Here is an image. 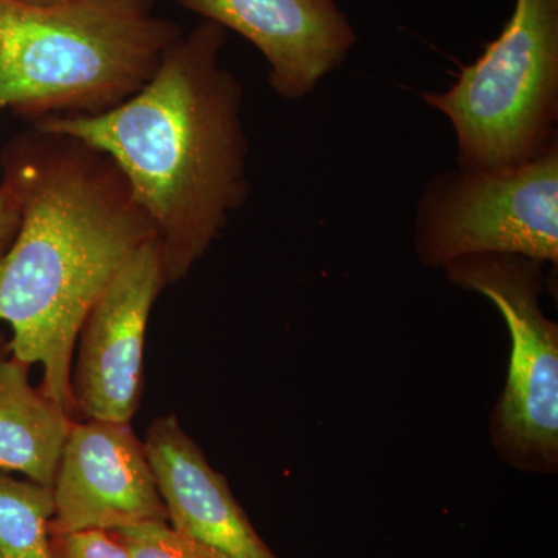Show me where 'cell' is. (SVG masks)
<instances>
[{"label":"cell","mask_w":558,"mask_h":558,"mask_svg":"<svg viewBox=\"0 0 558 558\" xmlns=\"http://www.w3.org/2000/svg\"><path fill=\"white\" fill-rule=\"evenodd\" d=\"M0 167L21 207L0 259V323L11 355L43 366L40 389L76 421L70 377L81 326L156 233L119 167L78 138L31 126L3 146Z\"/></svg>","instance_id":"1"},{"label":"cell","mask_w":558,"mask_h":558,"mask_svg":"<svg viewBox=\"0 0 558 558\" xmlns=\"http://www.w3.org/2000/svg\"><path fill=\"white\" fill-rule=\"evenodd\" d=\"M226 43V28L202 21L130 100L98 116L32 123L119 167L153 223L168 286L189 277L248 199L244 86L220 64Z\"/></svg>","instance_id":"2"},{"label":"cell","mask_w":558,"mask_h":558,"mask_svg":"<svg viewBox=\"0 0 558 558\" xmlns=\"http://www.w3.org/2000/svg\"><path fill=\"white\" fill-rule=\"evenodd\" d=\"M157 0H0V113L98 116L156 75L183 32Z\"/></svg>","instance_id":"3"},{"label":"cell","mask_w":558,"mask_h":558,"mask_svg":"<svg viewBox=\"0 0 558 558\" xmlns=\"http://www.w3.org/2000/svg\"><path fill=\"white\" fill-rule=\"evenodd\" d=\"M424 101L450 121L458 168L502 171L558 142V0H517L512 16L473 64Z\"/></svg>","instance_id":"4"},{"label":"cell","mask_w":558,"mask_h":558,"mask_svg":"<svg viewBox=\"0 0 558 558\" xmlns=\"http://www.w3.org/2000/svg\"><path fill=\"white\" fill-rule=\"evenodd\" d=\"M447 278L494 303L509 329L505 391L490 421V438L512 468L556 473L558 465V326L543 312L542 263L487 253L451 260Z\"/></svg>","instance_id":"5"},{"label":"cell","mask_w":558,"mask_h":558,"mask_svg":"<svg viewBox=\"0 0 558 558\" xmlns=\"http://www.w3.org/2000/svg\"><path fill=\"white\" fill-rule=\"evenodd\" d=\"M414 250L427 267L505 253L558 263V142L502 171L440 172L422 190Z\"/></svg>","instance_id":"6"},{"label":"cell","mask_w":558,"mask_h":558,"mask_svg":"<svg viewBox=\"0 0 558 558\" xmlns=\"http://www.w3.org/2000/svg\"><path fill=\"white\" fill-rule=\"evenodd\" d=\"M167 288L153 238L121 267L81 326L70 377L78 416L112 422L135 416L143 396L146 329Z\"/></svg>","instance_id":"7"},{"label":"cell","mask_w":558,"mask_h":558,"mask_svg":"<svg viewBox=\"0 0 558 558\" xmlns=\"http://www.w3.org/2000/svg\"><path fill=\"white\" fill-rule=\"evenodd\" d=\"M51 492L50 534L168 521L145 442L131 422L75 421Z\"/></svg>","instance_id":"8"},{"label":"cell","mask_w":558,"mask_h":558,"mask_svg":"<svg viewBox=\"0 0 558 558\" xmlns=\"http://www.w3.org/2000/svg\"><path fill=\"white\" fill-rule=\"evenodd\" d=\"M244 36L269 62L271 90L299 101L340 68L357 43L336 0H174Z\"/></svg>","instance_id":"9"},{"label":"cell","mask_w":558,"mask_h":558,"mask_svg":"<svg viewBox=\"0 0 558 558\" xmlns=\"http://www.w3.org/2000/svg\"><path fill=\"white\" fill-rule=\"evenodd\" d=\"M145 442L168 523L213 558H279L178 416L154 418Z\"/></svg>","instance_id":"10"},{"label":"cell","mask_w":558,"mask_h":558,"mask_svg":"<svg viewBox=\"0 0 558 558\" xmlns=\"http://www.w3.org/2000/svg\"><path fill=\"white\" fill-rule=\"evenodd\" d=\"M31 368L13 355L0 362V470L51 488L75 418L33 387Z\"/></svg>","instance_id":"11"},{"label":"cell","mask_w":558,"mask_h":558,"mask_svg":"<svg viewBox=\"0 0 558 558\" xmlns=\"http://www.w3.org/2000/svg\"><path fill=\"white\" fill-rule=\"evenodd\" d=\"M51 488L0 473V558H53Z\"/></svg>","instance_id":"12"},{"label":"cell","mask_w":558,"mask_h":558,"mask_svg":"<svg viewBox=\"0 0 558 558\" xmlns=\"http://www.w3.org/2000/svg\"><path fill=\"white\" fill-rule=\"evenodd\" d=\"M130 558H213L168 521H145L109 531Z\"/></svg>","instance_id":"13"},{"label":"cell","mask_w":558,"mask_h":558,"mask_svg":"<svg viewBox=\"0 0 558 558\" xmlns=\"http://www.w3.org/2000/svg\"><path fill=\"white\" fill-rule=\"evenodd\" d=\"M53 558H130L123 545L101 529L50 534Z\"/></svg>","instance_id":"14"},{"label":"cell","mask_w":558,"mask_h":558,"mask_svg":"<svg viewBox=\"0 0 558 558\" xmlns=\"http://www.w3.org/2000/svg\"><path fill=\"white\" fill-rule=\"evenodd\" d=\"M20 197L9 179H0V259L10 248L20 227Z\"/></svg>","instance_id":"15"},{"label":"cell","mask_w":558,"mask_h":558,"mask_svg":"<svg viewBox=\"0 0 558 558\" xmlns=\"http://www.w3.org/2000/svg\"><path fill=\"white\" fill-rule=\"evenodd\" d=\"M11 355L10 341L0 332V362L2 360L9 359Z\"/></svg>","instance_id":"16"},{"label":"cell","mask_w":558,"mask_h":558,"mask_svg":"<svg viewBox=\"0 0 558 558\" xmlns=\"http://www.w3.org/2000/svg\"><path fill=\"white\" fill-rule=\"evenodd\" d=\"M14 2L28 3V5H51V3L64 2V0H14Z\"/></svg>","instance_id":"17"}]
</instances>
